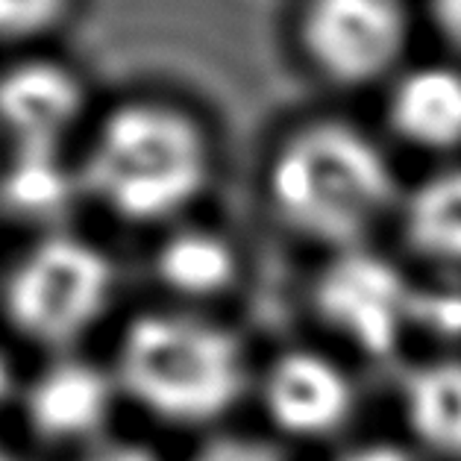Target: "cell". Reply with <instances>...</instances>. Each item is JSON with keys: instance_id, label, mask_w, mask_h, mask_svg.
Returning <instances> with one entry per match:
<instances>
[{"instance_id": "obj_19", "label": "cell", "mask_w": 461, "mask_h": 461, "mask_svg": "<svg viewBox=\"0 0 461 461\" xmlns=\"http://www.w3.org/2000/svg\"><path fill=\"white\" fill-rule=\"evenodd\" d=\"M432 13L444 39L461 50V0H432Z\"/></svg>"}, {"instance_id": "obj_13", "label": "cell", "mask_w": 461, "mask_h": 461, "mask_svg": "<svg viewBox=\"0 0 461 461\" xmlns=\"http://www.w3.org/2000/svg\"><path fill=\"white\" fill-rule=\"evenodd\" d=\"M388 115L411 148L429 153L461 148V71L447 65L409 71L393 86Z\"/></svg>"}, {"instance_id": "obj_20", "label": "cell", "mask_w": 461, "mask_h": 461, "mask_svg": "<svg viewBox=\"0 0 461 461\" xmlns=\"http://www.w3.org/2000/svg\"><path fill=\"white\" fill-rule=\"evenodd\" d=\"M21 376L13 358H9L4 350H0V411L6 409H15V400H18V388H21Z\"/></svg>"}, {"instance_id": "obj_16", "label": "cell", "mask_w": 461, "mask_h": 461, "mask_svg": "<svg viewBox=\"0 0 461 461\" xmlns=\"http://www.w3.org/2000/svg\"><path fill=\"white\" fill-rule=\"evenodd\" d=\"M68 0H0V41L32 39L65 15Z\"/></svg>"}, {"instance_id": "obj_17", "label": "cell", "mask_w": 461, "mask_h": 461, "mask_svg": "<svg viewBox=\"0 0 461 461\" xmlns=\"http://www.w3.org/2000/svg\"><path fill=\"white\" fill-rule=\"evenodd\" d=\"M71 461H167L162 449L141 441V438H115L109 435L106 441L88 447L86 453L74 456Z\"/></svg>"}, {"instance_id": "obj_15", "label": "cell", "mask_w": 461, "mask_h": 461, "mask_svg": "<svg viewBox=\"0 0 461 461\" xmlns=\"http://www.w3.org/2000/svg\"><path fill=\"white\" fill-rule=\"evenodd\" d=\"M188 461H291L288 449L274 438H258L244 432H215L200 441Z\"/></svg>"}, {"instance_id": "obj_5", "label": "cell", "mask_w": 461, "mask_h": 461, "mask_svg": "<svg viewBox=\"0 0 461 461\" xmlns=\"http://www.w3.org/2000/svg\"><path fill=\"white\" fill-rule=\"evenodd\" d=\"M306 303L323 339L350 358L388 362L414 330V285L374 247L323 256Z\"/></svg>"}, {"instance_id": "obj_10", "label": "cell", "mask_w": 461, "mask_h": 461, "mask_svg": "<svg viewBox=\"0 0 461 461\" xmlns=\"http://www.w3.org/2000/svg\"><path fill=\"white\" fill-rule=\"evenodd\" d=\"M83 106L77 77L53 62H24L0 77V130L15 150H62Z\"/></svg>"}, {"instance_id": "obj_1", "label": "cell", "mask_w": 461, "mask_h": 461, "mask_svg": "<svg viewBox=\"0 0 461 461\" xmlns=\"http://www.w3.org/2000/svg\"><path fill=\"white\" fill-rule=\"evenodd\" d=\"M109 370L121 402L162 429L221 432L253 393L256 365L230 323L171 303L121 323Z\"/></svg>"}, {"instance_id": "obj_18", "label": "cell", "mask_w": 461, "mask_h": 461, "mask_svg": "<svg viewBox=\"0 0 461 461\" xmlns=\"http://www.w3.org/2000/svg\"><path fill=\"white\" fill-rule=\"evenodd\" d=\"M330 461H426L406 441L391 438H365V441L344 444Z\"/></svg>"}, {"instance_id": "obj_4", "label": "cell", "mask_w": 461, "mask_h": 461, "mask_svg": "<svg viewBox=\"0 0 461 461\" xmlns=\"http://www.w3.org/2000/svg\"><path fill=\"white\" fill-rule=\"evenodd\" d=\"M118 288L106 247L68 230L39 232L0 267V321L41 356L77 353L109 321Z\"/></svg>"}, {"instance_id": "obj_8", "label": "cell", "mask_w": 461, "mask_h": 461, "mask_svg": "<svg viewBox=\"0 0 461 461\" xmlns=\"http://www.w3.org/2000/svg\"><path fill=\"white\" fill-rule=\"evenodd\" d=\"M300 30L309 59L330 80L362 86L400 59L409 24L400 0H309Z\"/></svg>"}, {"instance_id": "obj_3", "label": "cell", "mask_w": 461, "mask_h": 461, "mask_svg": "<svg viewBox=\"0 0 461 461\" xmlns=\"http://www.w3.org/2000/svg\"><path fill=\"white\" fill-rule=\"evenodd\" d=\"M83 194L130 227L167 230L212 185L206 132L179 109L127 104L100 123L80 162Z\"/></svg>"}, {"instance_id": "obj_14", "label": "cell", "mask_w": 461, "mask_h": 461, "mask_svg": "<svg viewBox=\"0 0 461 461\" xmlns=\"http://www.w3.org/2000/svg\"><path fill=\"white\" fill-rule=\"evenodd\" d=\"M83 194L80 171L62 162L59 150H15L13 162L0 174V209L15 221H30L41 232L62 230V218Z\"/></svg>"}, {"instance_id": "obj_9", "label": "cell", "mask_w": 461, "mask_h": 461, "mask_svg": "<svg viewBox=\"0 0 461 461\" xmlns=\"http://www.w3.org/2000/svg\"><path fill=\"white\" fill-rule=\"evenodd\" d=\"M153 285L171 306L212 312L241 285L239 244L203 223H176L162 232L150 253Z\"/></svg>"}, {"instance_id": "obj_12", "label": "cell", "mask_w": 461, "mask_h": 461, "mask_svg": "<svg viewBox=\"0 0 461 461\" xmlns=\"http://www.w3.org/2000/svg\"><path fill=\"white\" fill-rule=\"evenodd\" d=\"M406 250L441 276H461V165H449L406 191L397 209Z\"/></svg>"}, {"instance_id": "obj_2", "label": "cell", "mask_w": 461, "mask_h": 461, "mask_svg": "<svg viewBox=\"0 0 461 461\" xmlns=\"http://www.w3.org/2000/svg\"><path fill=\"white\" fill-rule=\"evenodd\" d=\"M400 185L385 150L341 121H318L276 148L265 174V203L276 227L323 256L370 247L397 218Z\"/></svg>"}, {"instance_id": "obj_6", "label": "cell", "mask_w": 461, "mask_h": 461, "mask_svg": "<svg viewBox=\"0 0 461 461\" xmlns=\"http://www.w3.org/2000/svg\"><path fill=\"white\" fill-rule=\"evenodd\" d=\"M250 397L274 441L303 447L341 441L362 406L347 358L323 344H288L267 356Z\"/></svg>"}, {"instance_id": "obj_21", "label": "cell", "mask_w": 461, "mask_h": 461, "mask_svg": "<svg viewBox=\"0 0 461 461\" xmlns=\"http://www.w3.org/2000/svg\"><path fill=\"white\" fill-rule=\"evenodd\" d=\"M0 461H21V456L15 453L13 447H6L4 441H0Z\"/></svg>"}, {"instance_id": "obj_7", "label": "cell", "mask_w": 461, "mask_h": 461, "mask_svg": "<svg viewBox=\"0 0 461 461\" xmlns=\"http://www.w3.org/2000/svg\"><path fill=\"white\" fill-rule=\"evenodd\" d=\"M118 406L121 393L109 362L77 350L41 356V365L21 376L15 414L30 441L74 458L106 441Z\"/></svg>"}, {"instance_id": "obj_11", "label": "cell", "mask_w": 461, "mask_h": 461, "mask_svg": "<svg viewBox=\"0 0 461 461\" xmlns=\"http://www.w3.org/2000/svg\"><path fill=\"white\" fill-rule=\"evenodd\" d=\"M402 441L426 461H461V353L411 362L397 382Z\"/></svg>"}]
</instances>
